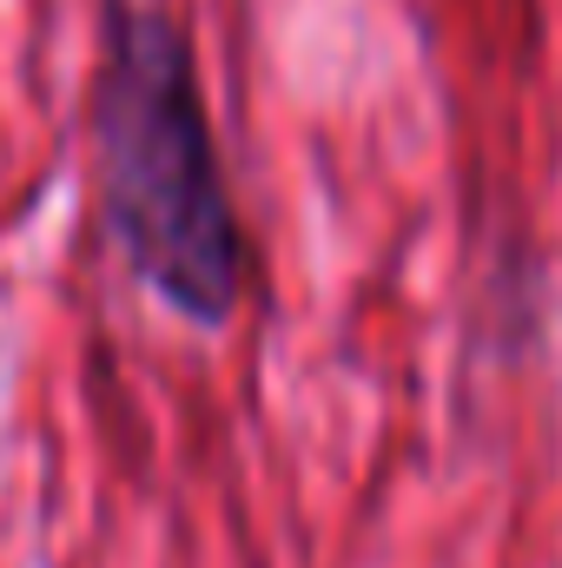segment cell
Masks as SVG:
<instances>
[{"label": "cell", "instance_id": "cell-1", "mask_svg": "<svg viewBox=\"0 0 562 568\" xmlns=\"http://www.w3.org/2000/svg\"><path fill=\"white\" fill-rule=\"evenodd\" d=\"M87 140L100 219L127 272L199 331L232 324L245 297V225L172 0H100Z\"/></svg>", "mask_w": 562, "mask_h": 568}]
</instances>
